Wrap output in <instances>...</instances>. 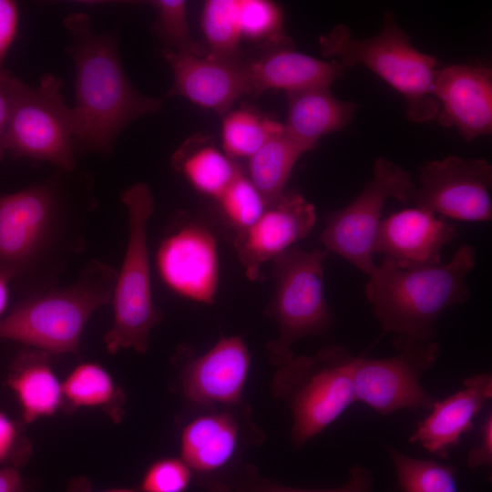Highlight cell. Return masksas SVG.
<instances>
[{"label":"cell","instance_id":"30bf717a","mask_svg":"<svg viewBox=\"0 0 492 492\" xmlns=\"http://www.w3.org/2000/svg\"><path fill=\"white\" fill-rule=\"evenodd\" d=\"M394 344L398 352L389 357L353 356L356 402L381 415L403 409L430 410L436 399L424 388L421 379L437 361L439 344L406 338H395Z\"/></svg>","mask_w":492,"mask_h":492},{"label":"cell","instance_id":"f35d334b","mask_svg":"<svg viewBox=\"0 0 492 492\" xmlns=\"http://www.w3.org/2000/svg\"><path fill=\"white\" fill-rule=\"evenodd\" d=\"M0 492H26L25 481L18 468L0 467Z\"/></svg>","mask_w":492,"mask_h":492},{"label":"cell","instance_id":"74e56055","mask_svg":"<svg viewBox=\"0 0 492 492\" xmlns=\"http://www.w3.org/2000/svg\"><path fill=\"white\" fill-rule=\"evenodd\" d=\"M466 463L470 469H477L492 465V413L484 416L479 430L477 445L469 450Z\"/></svg>","mask_w":492,"mask_h":492},{"label":"cell","instance_id":"d6a6232c","mask_svg":"<svg viewBox=\"0 0 492 492\" xmlns=\"http://www.w3.org/2000/svg\"><path fill=\"white\" fill-rule=\"evenodd\" d=\"M157 11L154 33L168 50L205 56L192 39L189 29L186 2L183 0H155L150 2Z\"/></svg>","mask_w":492,"mask_h":492},{"label":"cell","instance_id":"4316f807","mask_svg":"<svg viewBox=\"0 0 492 492\" xmlns=\"http://www.w3.org/2000/svg\"><path fill=\"white\" fill-rule=\"evenodd\" d=\"M283 124L251 107H241L223 116V152L232 160L250 159L270 138L283 132Z\"/></svg>","mask_w":492,"mask_h":492},{"label":"cell","instance_id":"7c38bea8","mask_svg":"<svg viewBox=\"0 0 492 492\" xmlns=\"http://www.w3.org/2000/svg\"><path fill=\"white\" fill-rule=\"evenodd\" d=\"M241 403L206 412L189 421L180 432V458L191 470L193 479L209 492H224L239 468L237 458L243 442Z\"/></svg>","mask_w":492,"mask_h":492},{"label":"cell","instance_id":"f546056e","mask_svg":"<svg viewBox=\"0 0 492 492\" xmlns=\"http://www.w3.org/2000/svg\"><path fill=\"white\" fill-rule=\"evenodd\" d=\"M372 473L354 465L344 485L327 489H303L282 485L261 476L252 465H241L231 477L224 492H374Z\"/></svg>","mask_w":492,"mask_h":492},{"label":"cell","instance_id":"ac0fdd59","mask_svg":"<svg viewBox=\"0 0 492 492\" xmlns=\"http://www.w3.org/2000/svg\"><path fill=\"white\" fill-rule=\"evenodd\" d=\"M435 96L440 111L436 120L455 128L471 141L492 132V70L484 66L455 64L439 69Z\"/></svg>","mask_w":492,"mask_h":492},{"label":"cell","instance_id":"f1b7e54d","mask_svg":"<svg viewBox=\"0 0 492 492\" xmlns=\"http://www.w3.org/2000/svg\"><path fill=\"white\" fill-rule=\"evenodd\" d=\"M201 27L208 44V54L214 57L240 56L242 40L238 0H208L201 13Z\"/></svg>","mask_w":492,"mask_h":492},{"label":"cell","instance_id":"836d02e7","mask_svg":"<svg viewBox=\"0 0 492 492\" xmlns=\"http://www.w3.org/2000/svg\"><path fill=\"white\" fill-rule=\"evenodd\" d=\"M193 476L180 457H162L145 470L138 492H186Z\"/></svg>","mask_w":492,"mask_h":492},{"label":"cell","instance_id":"5bb4252c","mask_svg":"<svg viewBox=\"0 0 492 492\" xmlns=\"http://www.w3.org/2000/svg\"><path fill=\"white\" fill-rule=\"evenodd\" d=\"M157 266L165 284L190 300L213 302L219 281L215 238L206 228L182 226L160 243Z\"/></svg>","mask_w":492,"mask_h":492},{"label":"cell","instance_id":"ba28073f","mask_svg":"<svg viewBox=\"0 0 492 492\" xmlns=\"http://www.w3.org/2000/svg\"><path fill=\"white\" fill-rule=\"evenodd\" d=\"M60 87V78L51 74L43 76L36 87L21 83L4 138L5 151L65 170L73 169L74 119Z\"/></svg>","mask_w":492,"mask_h":492},{"label":"cell","instance_id":"ab89813d","mask_svg":"<svg viewBox=\"0 0 492 492\" xmlns=\"http://www.w3.org/2000/svg\"><path fill=\"white\" fill-rule=\"evenodd\" d=\"M65 492H93L89 479L84 476L72 478ZM101 492H138L136 487H117Z\"/></svg>","mask_w":492,"mask_h":492},{"label":"cell","instance_id":"484cf974","mask_svg":"<svg viewBox=\"0 0 492 492\" xmlns=\"http://www.w3.org/2000/svg\"><path fill=\"white\" fill-rule=\"evenodd\" d=\"M303 153L283 129L249 159L247 177L261 194L267 206L284 192L292 171Z\"/></svg>","mask_w":492,"mask_h":492},{"label":"cell","instance_id":"9c48e42d","mask_svg":"<svg viewBox=\"0 0 492 492\" xmlns=\"http://www.w3.org/2000/svg\"><path fill=\"white\" fill-rule=\"evenodd\" d=\"M415 185L409 172L379 157L374 163V177L347 206L332 212L320 241L362 272L369 275L375 266L373 256L381 215L387 200L407 203Z\"/></svg>","mask_w":492,"mask_h":492},{"label":"cell","instance_id":"8fae6325","mask_svg":"<svg viewBox=\"0 0 492 492\" xmlns=\"http://www.w3.org/2000/svg\"><path fill=\"white\" fill-rule=\"evenodd\" d=\"M491 186L487 161L449 156L422 165L412 200L443 218L487 221L492 218Z\"/></svg>","mask_w":492,"mask_h":492},{"label":"cell","instance_id":"d590c367","mask_svg":"<svg viewBox=\"0 0 492 492\" xmlns=\"http://www.w3.org/2000/svg\"><path fill=\"white\" fill-rule=\"evenodd\" d=\"M18 20L17 4L12 0H0V73L5 71V59L15 38Z\"/></svg>","mask_w":492,"mask_h":492},{"label":"cell","instance_id":"cb8c5ba5","mask_svg":"<svg viewBox=\"0 0 492 492\" xmlns=\"http://www.w3.org/2000/svg\"><path fill=\"white\" fill-rule=\"evenodd\" d=\"M173 169L201 194L217 199L243 171L205 135L189 138L171 157Z\"/></svg>","mask_w":492,"mask_h":492},{"label":"cell","instance_id":"2e32d148","mask_svg":"<svg viewBox=\"0 0 492 492\" xmlns=\"http://www.w3.org/2000/svg\"><path fill=\"white\" fill-rule=\"evenodd\" d=\"M316 221L314 206L294 190L284 191L268 205L259 220L240 231L235 249L251 281L261 280V268L311 231Z\"/></svg>","mask_w":492,"mask_h":492},{"label":"cell","instance_id":"ffe728a7","mask_svg":"<svg viewBox=\"0 0 492 492\" xmlns=\"http://www.w3.org/2000/svg\"><path fill=\"white\" fill-rule=\"evenodd\" d=\"M491 398L490 373L466 377L462 389L443 400L435 401L430 414L416 425L409 442L447 459L448 451L473 428L475 418Z\"/></svg>","mask_w":492,"mask_h":492},{"label":"cell","instance_id":"6da1fadb","mask_svg":"<svg viewBox=\"0 0 492 492\" xmlns=\"http://www.w3.org/2000/svg\"><path fill=\"white\" fill-rule=\"evenodd\" d=\"M67 51L76 68V100L71 108L75 149L107 154L121 130L138 118L155 113L162 100L137 91L127 77L112 33H97L90 17L71 13L64 19Z\"/></svg>","mask_w":492,"mask_h":492},{"label":"cell","instance_id":"e575fe53","mask_svg":"<svg viewBox=\"0 0 492 492\" xmlns=\"http://www.w3.org/2000/svg\"><path fill=\"white\" fill-rule=\"evenodd\" d=\"M32 450L30 441L18 424L0 411V467L24 466Z\"/></svg>","mask_w":492,"mask_h":492},{"label":"cell","instance_id":"1f68e13d","mask_svg":"<svg viewBox=\"0 0 492 492\" xmlns=\"http://www.w3.org/2000/svg\"><path fill=\"white\" fill-rule=\"evenodd\" d=\"M216 200L224 217L240 231L255 223L267 207L261 194L243 172Z\"/></svg>","mask_w":492,"mask_h":492},{"label":"cell","instance_id":"4dcf8cb0","mask_svg":"<svg viewBox=\"0 0 492 492\" xmlns=\"http://www.w3.org/2000/svg\"><path fill=\"white\" fill-rule=\"evenodd\" d=\"M241 38L268 44L291 45L283 32V14L278 5L266 0H238Z\"/></svg>","mask_w":492,"mask_h":492},{"label":"cell","instance_id":"5b68a950","mask_svg":"<svg viewBox=\"0 0 492 492\" xmlns=\"http://www.w3.org/2000/svg\"><path fill=\"white\" fill-rule=\"evenodd\" d=\"M353 356L345 346L331 344L277 367L271 388L290 409L294 446H304L356 402Z\"/></svg>","mask_w":492,"mask_h":492},{"label":"cell","instance_id":"603a6c76","mask_svg":"<svg viewBox=\"0 0 492 492\" xmlns=\"http://www.w3.org/2000/svg\"><path fill=\"white\" fill-rule=\"evenodd\" d=\"M48 355L33 348L22 350L10 365L5 383L15 395L24 424L54 415L64 407L62 384Z\"/></svg>","mask_w":492,"mask_h":492},{"label":"cell","instance_id":"44dd1931","mask_svg":"<svg viewBox=\"0 0 492 492\" xmlns=\"http://www.w3.org/2000/svg\"><path fill=\"white\" fill-rule=\"evenodd\" d=\"M344 68L335 60L323 61L294 51L291 45L272 46L250 60L251 94L270 89L285 93L328 87L341 77Z\"/></svg>","mask_w":492,"mask_h":492},{"label":"cell","instance_id":"8d00e7d4","mask_svg":"<svg viewBox=\"0 0 492 492\" xmlns=\"http://www.w3.org/2000/svg\"><path fill=\"white\" fill-rule=\"evenodd\" d=\"M21 83L7 70L0 73V160L5 152L4 138Z\"/></svg>","mask_w":492,"mask_h":492},{"label":"cell","instance_id":"277c9868","mask_svg":"<svg viewBox=\"0 0 492 492\" xmlns=\"http://www.w3.org/2000/svg\"><path fill=\"white\" fill-rule=\"evenodd\" d=\"M117 274L108 264L89 261L73 284L29 298L0 318V339L48 354L77 353L92 313L111 303Z\"/></svg>","mask_w":492,"mask_h":492},{"label":"cell","instance_id":"60d3db41","mask_svg":"<svg viewBox=\"0 0 492 492\" xmlns=\"http://www.w3.org/2000/svg\"><path fill=\"white\" fill-rule=\"evenodd\" d=\"M7 282L8 281L0 274V317L7 304V299H8Z\"/></svg>","mask_w":492,"mask_h":492},{"label":"cell","instance_id":"3957f363","mask_svg":"<svg viewBox=\"0 0 492 492\" xmlns=\"http://www.w3.org/2000/svg\"><path fill=\"white\" fill-rule=\"evenodd\" d=\"M318 42L323 56L335 58L344 69L363 65L402 94L409 121L424 123L436 118L440 111L435 96L437 60L410 43L392 14L385 15L381 31L374 36L354 37L341 24L321 36Z\"/></svg>","mask_w":492,"mask_h":492},{"label":"cell","instance_id":"83f0119b","mask_svg":"<svg viewBox=\"0 0 492 492\" xmlns=\"http://www.w3.org/2000/svg\"><path fill=\"white\" fill-rule=\"evenodd\" d=\"M386 451L402 492H458L456 467L436 460L405 455L387 446Z\"/></svg>","mask_w":492,"mask_h":492},{"label":"cell","instance_id":"d4e9b609","mask_svg":"<svg viewBox=\"0 0 492 492\" xmlns=\"http://www.w3.org/2000/svg\"><path fill=\"white\" fill-rule=\"evenodd\" d=\"M62 384L63 409L97 408L112 421L119 423L125 415V393L99 364L82 363L65 378Z\"/></svg>","mask_w":492,"mask_h":492},{"label":"cell","instance_id":"7402d4cb","mask_svg":"<svg viewBox=\"0 0 492 492\" xmlns=\"http://www.w3.org/2000/svg\"><path fill=\"white\" fill-rule=\"evenodd\" d=\"M285 94L288 114L284 133L304 152L313 149L322 137L343 129L357 108L352 101L336 98L328 87Z\"/></svg>","mask_w":492,"mask_h":492},{"label":"cell","instance_id":"8992f818","mask_svg":"<svg viewBox=\"0 0 492 492\" xmlns=\"http://www.w3.org/2000/svg\"><path fill=\"white\" fill-rule=\"evenodd\" d=\"M121 200L128 211V240L112 294L114 321L104 343L111 354L128 348L144 354L151 330L163 319L152 299L147 243V224L154 200L144 183L127 189Z\"/></svg>","mask_w":492,"mask_h":492},{"label":"cell","instance_id":"52a82bcc","mask_svg":"<svg viewBox=\"0 0 492 492\" xmlns=\"http://www.w3.org/2000/svg\"><path fill=\"white\" fill-rule=\"evenodd\" d=\"M327 250L305 251L290 247L272 259L274 295L266 314L278 325L279 334L265 352L279 367L294 355L292 345L307 336L325 333L333 325V313L323 292V262Z\"/></svg>","mask_w":492,"mask_h":492},{"label":"cell","instance_id":"4fadbf2b","mask_svg":"<svg viewBox=\"0 0 492 492\" xmlns=\"http://www.w3.org/2000/svg\"><path fill=\"white\" fill-rule=\"evenodd\" d=\"M161 55L173 74L169 96L183 97L223 117L237 99L251 94L250 60L241 56H199L168 49H163Z\"/></svg>","mask_w":492,"mask_h":492},{"label":"cell","instance_id":"d6986e66","mask_svg":"<svg viewBox=\"0 0 492 492\" xmlns=\"http://www.w3.org/2000/svg\"><path fill=\"white\" fill-rule=\"evenodd\" d=\"M457 236L455 227L431 210L414 207L382 219L374 242V253L401 268L441 262L443 248Z\"/></svg>","mask_w":492,"mask_h":492},{"label":"cell","instance_id":"9a60e30c","mask_svg":"<svg viewBox=\"0 0 492 492\" xmlns=\"http://www.w3.org/2000/svg\"><path fill=\"white\" fill-rule=\"evenodd\" d=\"M54 203L45 186L0 196V274L7 281L37 256L51 225Z\"/></svg>","mask_w":492,"mask_h":492},{"label":"cell","instance_id":"7a4b0ae2","mask_svg":"<svg viewBox=\"0 0 492 492\" xmlns=\"http://www.w3.org/2000/svg\"><path fill=\"white\" fill-rule=\"evenodd\" d=\"M476 261L475 248L468 244L435 265L401 268L384 258L369 273L364 288L383 331L395 338L435 341L440 315L468 300L466 278Z\"/></svg>","mask_w":492,"mask_h":492},{"label":"cell","instance_id":"e0dca14e","mask_svg":"<svg viewBox=\"0 0 492 492\" xmlns=\"http://www.w3.org/2000/svg\"><path fill=\"white\" fill-rule=\"evenodd\" d=\"M250 363L249 350L241 337H222L208 352L190 357L182 365V395L200 407L239 405L242 403Z\"/></svg>","mask_w":492,"mask_h":492}]
</instances>
